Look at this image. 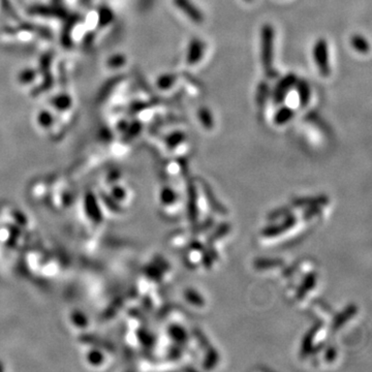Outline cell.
Wrapping results in <instances>:
<instances>
[{
	"label": "cell",
	"mask_w": 372,
	"mask_h": 372,
	"mask_svg": "<svg viewBox=\"0 0 372 372\" xmlns=\"http://www.w3.org/2000/svg\"><path fill=\"white\" fill-rule=\"evenodd\" d=\"M295 116V111L289 105H281L274 115V123L276 126H285Z\"/></svg>",
	"instance_id": "52a82bcc"
},
{
	"label": "cell",
	"mask_w": 372,
	"mask_h": 372,
	"mask_svg": "<svg viewBox=\"0 0 372 372\" xmlns=\"http://www.w3.org/2000/svg\"><path fill=\"white\" fill-rule=\"evenodd\" d=\"M177 81V77L174 74H164L156 80V86L161 90H168L172 88Z\"/></svg>",
	"instance_id": "30bf717a"
},
{
	"label": "cell",
	"mask_w": 372,
	"mask_h": 372,
	"mask_svg": "<svg viewBox=\"0 0 372 372\" xmlns=\"http://www.w3.org/2000/svg\"><path fill=\"white\" fill-rule=\"evenodd\" d=\"M205 43L199 38H192L187 46L186 62L189 65L198 64L205 54Z\"/></svg>",
	"instance_id": "5b68a950"
},
{
	"label": "cell",
	"mask_w": 372,
	"mask_h": 372,
	"mask_svg": "<svg viewBox=\"0 0 372 372\" xmlns=\"http://www.w3.org/2000/svg\"><path fill=\"white\" fill-rule=\"evenodd\" d=\"M312 57L318 73L324 78H327L331 74V66L329 60V46L328 42L321 38L318 39L312 47Z\"/></svg>",
	"instance_id": "7a4b0ae2"
},
{
	"label": "cell",
	"mask_w": 372,
	"mask_h": 372,
	"mask_svg": "<svg viewBox=\"0 0 372 372\" xmlns=\"http://www.w3.org/2000/svg\"><path fill=\"white\" fill-rule=\"evenodd\" d=\"M297 80H298V77L294 73H289L279 80V82L274 87L273 94H272L273 101L276 104H280L285 101L289 92L293 89V88H295Z\"/></svg>",
	"instance_id": "3957f363"
},
{
	"label": "cell",
	"mask_w": 372,
	"mask_h": 372,
	"mask_svg": "<svg viewBox=\"0 0 372 372\" xmlns=\"http://www.w3.org/2000/svg\"><path fill=\"white\" fill-rule=\"evenodd\" d=\"M244 2H245V3H252L253 0H244Z\"/></svg>",
	"instance_id": "7c38bea8"
},
{
	"label": "cell",
	"mask_w": 372,
	"mask_h": 372,
	"mask_svg": "<svg viewBox=\"0 0 372 372\" xmlns=\"http://www.w3.org/2000/svg\"><path fill=\"white\" fill-rule=\"evenodd\" d=\"M274 46L275 30L272 25L264 24L261 28V62L264 72L268 78H275L277 75L274 68Z\"/></svg>",
	"instance_id": "6da1fadb"
},
{
	"label": "cell",
	"mask_w": 372,
	"mask_h": 372,
	"mask_svg": "<svg viewBox=\"0 0 372 372\" xmlns=\"http://www.w3.org/2000/svg\"><path fill=\"white\" fill-rule=\"evenodd\" d=\"M173 4L180 12H182L191 22L196 24H201L204 22L205 17L203 12L194 5L191 0H173Z\"/></svg>",
	"instance_id": "277c9868"
},
{
	"label": "cell",
	"mask_w": 372,
	"mask_h": 372,
	"mask_svg": "<svg viewBox=\"0 0 372 372\" xmlns=\"http://www.w3.org/2000/svg\"><path fill=\"white\" fill-rule=\"evenodd\" d=\"M184 139H185V136H184L183 132H175L168 137L167 142H168V145L170 147L175 148L176 146H178L179 144H181L182 142L184 141Z\"/></svg>",
	"instance_id": "8fae6325"
},
{
	"label": "cell",
	"mask_w": 372,
	"mask_h": 372,
	"mask_svg": "<svg viewBox=\"0 0 372 372\" xmlns=\"http://www.w3.org/2000/svg\"><path fill=\"white\" fill-rule=\"evenodd\" d=\"M350 46L360 54H367L370 51V45L367 39L361 34H353L350 38Z\"/></svg>",
	"instance_id": "ba28073f"
},
{
	"label": "cell",
	"mask_w": 372,
	"mask_h": 372,
	"mask_svg": "<svg viewBox=\"0 0 372 372\" xmlns=\"http://www.w3.org/2000/svg\"><path fill=\"white\" fill-rule=\"evenodd\" d=\"M297 95L301 107H307L311 98V88L309 83L304 79H298L295 85Z\"/></svg>",
	"instance_id": "8992f818"
},
{
	"label": "cell",
	"mask_w": 372,
	"mask_h": 372,
	"mask_svg": "<svg viewBox=\"0 0 372 372\" xmlns=\"http://www.w3.org/2000/svg\"><path fill=\"white\" fill-rule=\"evenodd\" d=\"M198 118L205 129L211 130L214 127L213 115H212V112L207 107H202L199 109Z\"/></svg>",
	"instance_id": "9c48e42d"
}]
</instances>
